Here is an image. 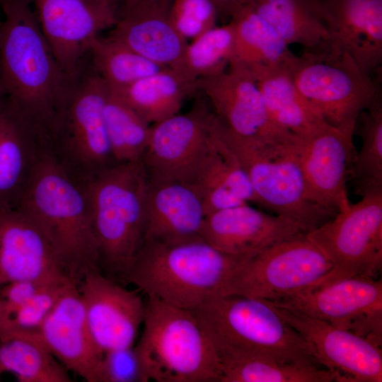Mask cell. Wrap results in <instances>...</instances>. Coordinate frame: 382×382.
I'll list each match as a JSON object with an SVG mask.
<instances>
[{
  "instance_id": "cell-3",
  "label": "cell",
  "mask_w": 382,
  "mask_h": 382,
  "mask_svg": "<svg viewBox=\"0 0 382 382\" xmlns=\"http://www.w3.org/2000/svg\"><path fill=\"white\" fill-rule=\"evenodd\" d=\"M81 183L98 245L100 271L126 286L144 242L148 182L141 162L115 163Z\"/></svg>"
},
{
  "instance_id": "cell-1",
  "label": "cell",
  "mask_w": 382,
  "mask_h": 382,
  "mask_svg": "<svg viewBox=\"0 0 382 382\" xmlns=\"http://www.w3.org/2000/svg\"><path fill=\"white\" fill-rule=\"evenodd\" d=\"M0 103L50 141L74 78L58 64L30 0H2Z\"/></svg>"
},
{
  "instance_id": "cell-37",
  "label": "cell",
  "mask_w": 382,
  "mask_h": 382,
  "mask_svg": "<svg viewBox=\"0 0 382 382\" xmlns=\"http://www.w3.org/2000/svg\"><path fill=\"white\" fill-rule=\"evenodd\" d=\"M168 20L185 40H194L216 26L217 10L211 0H170Z\"/></svg>"
},
{
  "instance_id": "cell-5",
  "label": "cell",
  "mask_w": 382,
  "mask_h": 382,
  "mask_svg": "<svg viewBox=\"0 0 382 382\" xmlns=\"http://www.w3.org/2000/svg\"><path fill=\"white\" fill-rule=\"evenodd\" d=\"M242 259L216 249L201 237L176 243L144 241L127 284L146 297L192 311L220 295Z\"/></svg>"
},
{
  "instance_id": "cell-4",
  "label": "cell",
  "mask_w": 382,
  "mask_h": 382,
  "mask_svg": "<svg viewBox=\"0 0 382 382\" xmlns=\"http://www.w3.org/2000/svg\"><path fill=\"white\" fill-rule=\"evenodd\" d=\"M190 311L217 359L249 356L324 367L300 334L265 300L216 295Z\"/></svg>"
},
{
  "instance_id": "cell-7",
  "label": "cell",
  "mask_w": 382,
  "mask_h": 382,
  "mask_svg": "<svg viewBox=\"0 0 382 382\" xmlns=\"http://www.w3.org/2000/svg\"><path fill=\"white\" fill-rule=\"evenodd\" d=\"M215 127L244 169L259 206L293 221L306 233L335 214L311 199L298 159L295 136L265 144L233 135L216 117Z\"/></svg>"
},
{
  "instance_id": "cell-29",
  "label": "cell",
  "mask_w": 382,
  "mask_h": 382,
  "mask_svg": "<svg viewBox=\"0 0 382 382\" xmlns=\"http://www.w3.org/2000/svg\"><path fill=\"white\" fill-rule=\"evenodd\" d=\"M21 382H71L69 371L48 349L38 330L4 328L0 333V375Z\"/></svg>"
},
{
  "instance_id": "cell-30",
  "label": "cell",
  "mask_w": 382,
  "mask_h": 382,
  "mask_svg": "<svg viewBox=\"0 0 382 382\" xmlns=\"http://www.w3.org/2000/svg\"><path fill=\"white\" fill-rule=\"evenodd\" d=\"M230 21L234 30L231 63L248 67L289 66L295 58L284 40L247 4L233 11Z\"/></svg>"
},
{
  "instance_id": "cell-40",
  "label": "cell",
  "mask_w": 382,
  "mask_h": 382,
  "mask_svg": "<svg viewBox=\"0 0 382 382\" xmlns=\"http://www.w3.org/2000/svg\"><path fill=\"white\" fill-rule=\"evenodd\" d=\"M47 286L50 285H42L31 280H19L0 286L4 308H13L22 305Z\"/></svg>"
},
{
  "instance_id": "cell-23",
  "label": "cell",
  "mask_w": 382,
  "mask_h": 382,
  "mask_svg": "<svg viewBox=\"0 0 382 382\" xmlns=\"http://www.w3.org/2000/svg\"><path fill=\"white\" fill-rule=\"evenodd\" d=\"M170 0L119 8L109 36L149 60L175 70L188 44L170 24Z\"/></svg>"
},
{
  "instance_id": "cell-32",
  "label": "cell",
  "mask_w": 382,
  "mask_h": 382,
  "mask_svg": "<svg viewBox=\"0 0 382 382\" xmlns=\"http://www.w3.org/2000/svg\"><path fill=\"white\" fill-rule=\"evenodd\" d=\"M219 382H342L325 368L249 356H221Z\"/></svg>"
},
{
  "instance_id": "cell-43",
  "label": "cell",
  "mask_w": 382,
  "mask_h": 382,
  "mask_svg": "<svg viewBox=\"0 0 382 382\" xmlns=\"http://www.w3.org/2000/svg\"><path fill=\"white\" fill-rule=\"evenodd\" d=\"M4 319V303L0 292V333L3 329Z\"/></svg>"
},
{
  "instance_id": "cell-27",
  "label": "cell",
  "mask_w": 382,
  "mask_h": 382,
  "mask_svg": "<svg viewBox=\"0 0 382 382\" xmlns=\"http://www.w3.org/2000/svg\"><path fill=\"white\" fill-rule=\"evenodd\" d=\"M288 66L255 65L249 69L274 124L294 136L306 137L328 123L299 93Z\"/></svg>"
},
{
  "instance_id": "cell-45",
  "label": "cell",
  "mask_w": 382,
  "mask_h": 382,
  "mask_svg": "<svg viewBox=\"0 0 382 382\" xmlns=\"http://www.w3.org/2000/svg\"><path fill=\"white\" fill-rule=\"evenodd\" d=\"M2 0H0V2Z\"/></svg>"
},
{
  "instance_id": "cell-18",
  "label": "cell",
  "mask_w": 382,
  "mask_h": 382,
  "mask_svg": "<svg viewBox=\"0 0 382 382\" xmlns=\"http://www.w3.org/2000/svg\"><path fill=\"white\" fill-rule=\"evenodd\" d=\"M274 306L303 338L318 361L342 382L382 381L380 346L325 321Z\"/></svg>"
},
{
  "instance_id": "cell-38",
  "label": "cell",
  "mask_w": 382,
  "mask_h": 382,
  "mask_svg": "<svg viewBox=\"0 0 382 382\" xmlns=\"http://www.w3.org/2000/svg\"><path fill=\"white\" fill-rule=\"evenodd\" d=\"M73 284H75L42 287L22 305L13 308H4L3 329L38 330L64 290Z\"/></svg>"
},
{
  "instance_id": "cell-42",
  "label": "cell",
  "mask_w": 382,
  "mask_h": 382,
  "mask_svg": "<svg viewBox=\"0 0 382 382\" xmlns=\"http://www.w3.org/2000/svg\"><path fill=\"white\" fill-rule=\"evenodd\" d=\"M163 0H117L119 8L129 6L140 4L157 2Z\"/></svg>"
},
{
  "instance_id": "cell-8",
  "label": "cell",
  "mask_w": 382,
  "mask_h": 382,
  "mask_svg": "<svg viewBox=\"0 0 382 382\" xmlns=\"http://www.w3.org/2000/svg\"><path fill=\"white\" fill-rule=\"evenodd\" d=\"M296 88L329 125L356 127L362 111L381 100V81L341 50L303 51L288 66Z\"/></svg>"
},
{
  "instance_id": "cell-24",
  "label": "cell",
  "mask_w": 382,
  "mask_h": 382,
  "mask_svg": "<svg viewBox=\"0 0 382 382\" xmlns=\"http://www.w3.org/2000/svg\"><path fill=\"white\" fill-rule=\"evenodd\" d=\"M205 216L202 199L192 184L148 183L144 241L176 243L199 238Z\"/></svg>"
},
{
  "instance_id": "cell-34",
  "label": "cell",
  "mask_w": 382,
  "mask_h": 382,
  "mask_svg": "<svg viewBox=\"0 0 382 382\" xmlns=\"http://www.w3.org/2000/svg\"><path fill=\"white\" fill-rule=\"evenodd\" d=\"M233 46L234 30L229 21L188 43L175 71L195 86L197 80L219 74L228 68L233 58Z\"/></svg>"
},
{
  "instance_id": "cell-33",
  "label": "cell",
  "mask_w": 382,
  "mask_h": 382,
  "mask_svg": "<svg viewBox=\"0 0 382 382\" xmlns=\"http://www.w3.org/2000/svg\"><path fill=\"white\" fill-rule=\"evenodd\" d=\"M88 56L93 69L113 93L166 69L110 36L96 39Z\"/></svg>"
},
{
  "instance_id": "cell-19",
  "label": "cell",
  "mask_w": 382,
  "mask_h": 382,
  "mask_svg": "<svg viewBox=\"0 0 382 382\" xmlns=\"http://www.w3.org/2000/svg\"><path fill=\"white\" fill-rule=\"evenodd\" d=\"M31 280L42 285L75 284L39 228L18 209L0 210V286Z\"/></svg>"
},
{
  "instance_id": "cell-16",
  "label": "cell",
  "mask_w": 382,
  "mask_h": 382,
  "mask_svg": "<svg viewBox=\"0 0 382 382\" xmlns=\"http://www.w3.org/2000/svg\"><path fill=\"white\" fill-rule=\"evenodd\" d=\"M80 293L91 335L103 353L134 346L145 313L139 290H129L99 270L84 274Z\"/></svg>"
},
{
  "instance_id": "cell-31",
  "label": "cell",
  "mask_w": 382,
  "mask_h": 382,
  "mask_svg": "<svg viewBox=\"0 0 382 382\" xmlns=\"http://www.w3.org/2000/svg\"><path fill=\"white\" fill-rule=\"evenodd\" d=\"M195 86L173 69L166 68L113 93L148 124L177 113Z\"/></svg>"
},
{
  "instance_id": "cell-15",
  "label": "cell",
  "mask_w": 382,
  "mask_h": 382,
  "mask_svg": "<svg viewBox=\"0 0 382 382\" xmlns=\"http://www.w3.org/2000/svg\"><path fill=\"white\" fill-rule=\"evenodd\" d=\"M195 88L207 99L223 127L237 137L271 144L292 136L274 124L250 69L245 65L231 63L224 71L197 80Z\"/></svg>"
},
{
  "instance_id": "cell-11",
  "label": "cell",
  "mask_w": 382,
  "mask_h": 382,
  "mask_svg": "<svg viewBox=\"0 0 382 382\" xmlns=\"http://www.w3.org/2000/svg\"><path fill=\"white\" fill-rule=\"evenodd\" d=\"M306 236L332 264L322 283L353 276L375 279L382 267V192L362 196Z\"/></svg>"
},
{
  "instance_id": "cell-12",
  "label": "cell",
  "mask_w": 382,
  "mask_h": 382,
  "mask_svg": "<svg viewBox=\"0 0 382 382\" xmlns=\"http://www.w3.org/2000/svg\"><path fill=\"white\" fill-rule=\"evenodd\" d=\"M268 302L325 321L381 346V279L362 276L340 278L320 284L294 296Z\"/></svg>"
},
{
  "instance_id": "cell-44",
  "label": "cell",
  "mask_w": 382,
  "mask_h": 382,
  "mask_svg": "<svg viewBox=\"0 0 382 382\" xmlns=\"http://www.w3.org/2000/svg\"><path fill=\"white\" fill-rule=\"evenodd\" d=\"M0 36H1V28H0Z\"/></svg>"
},
{
  "instance_id": "cell-17",
  "label": "cell",
  "mask_w": 382,
  "mask_h": 382,
  "mask_svg": "<svg viewBox=\"0 0 382 382\" xmlns=\"http://www.w3.org/2000/svg\"><path fill=\"white\" fill-rule=\"evenodd\" d=\"M355 127L326 124L311 134L296 137L299 165L311 199L334 214L349 207L347 192L353 161Z\"/></svg>"
},
{
  "instance_id": "cell-41",
  "label": "cell",
  "mask_w": 382,
  "mask_h": 382,
  "mask_svg": "<svg viewBox=\"0 0 382 382\" xmlns=\"http://www.w3.org/2000/svg\"><path fill=\"white\" fill-rule=\"evenodd\" d=\"M214 4L219 18H230L233 11L245 0H211Z\"/></svg>"
},
{
  "instance_id": "cell-2",
  "label": "cell",
  "mask_w": 382,
  "mask_h": 382,
  "mask_svg": "<svg viewBox=\"0 0 382 382\" xmlns=\"http://www.w3.org/2000/svg\"><path fill=\"white\" fill-rule=\"evenodd\" d=\"M42 233L78 284L99 270L91 212L83 184L42 144L17 209Z\"/></svg>"
},
{
  "instance_id": "cell-13",
  "label": "cell",
  "mask_w": 382,
  "mask_h": 382,
  "mask_svg": "<svg viewBox=\"0 0 382 382\" xmlns=\"http://www.w3.org/2000/svg\"><path fill=\"white\" fill-rule=\"evenodd\" d=\"M214 113L197 98L185 114L177 113L151 126L141 160L147 182H195L206 152Z\"/></svg>"
},
{
  "instance_id": "cell-14",
  "label": "cell",
  "mask_w": 382,
  "mask_h": 382,
  "mask_svg": "<svg viewBox=\"0 0 382 382\" xmlns=\"http://www.w3.org/2000/svg\"><path fill=\"white\" fill-rule=\"evenodd\" d=\"M41 31L58 64L74 78L99 33L118 18L117 0H30Z\"/></svg>"
},
{
  "instance_id": "cell-35",
  "label": "cell",
  "mask_w": 382,
  "mask_h": 382,
  "mask_svg": "<svg viewBox=\"0 0 382 382\" xmlns=\"http://www.w3.org/2000/svg\"><path fill=\"white\" fill-rule=\"evenodd\" d=\"M104 118L115 161H141L149 142L150 125L109 90L104 105Z\"/></svg>"
},
{
  "instance_id": "cell-28",
  "label": "cell",
  "mask_w": 382,
  "mask_h": 382,
  "mask_svg": "<svg viewBox=\"0 0 382 382\" xmlns=\"http://www.w3.org/2000/svg\"><path fill=\"white\" fill-rule=\"evenodd\" d=\"M289 46L303 51H321L330 47V30L319 0H245Z\"/></svg>"
},
{
  "instance_id": "cell-21",
  "label": "cell",
  "mask_w": 382,
  "mask_h": 382,
  "mask_svg": "<svg viewBox=\"0 0 382 382\" xmlns=\"http://www.w3.org/2000/svg\"><path fill=\"white\" fill-rule=\"evenodd\" d=\"M55 358L88 382H103L104 354L89 332L77 285L68 286L38 330Z\"/></svg>"
},
{
  "instance_id": "cell-36",
  "label": "cell",
  "mask_w": 382,
  "mask_h": 382,
  "mask_svg": "<svg viewBox=\"0 0 382 382\" xmlns=\"http://www.w3.org/2000/svg\"><path fill=\"white\" fill-rule=\"evenodd\" d=\"M361 145L350 169L356 194L361 197L382 192V103L378 100L362 111Z\"/></svg>"
},
{
  "instance_id": "cell-39",
  "label": "cell",
  "mask_w": 382,
  "mask_h": 382,
  "mask_svg": "<svg viewBox=\"0 0 382 382\" xmlns=\"http://www.w3.org/2000/svg\"><path fill=\"white\" fill-rule=\"evenodd\" d=\"M103 371V382H144L134 346L105 353Z\"/></svg>"
},
{
  "instance_id": "cell-25",
  "label": "cell",
  "mask_w": 382,
  "mask_h": 382,
  "mask_svg": "<svg viewBox=\"0 0 382 382\" xmlns=\"http://www.w3.org/2000/svg\"><path fill=\"white\" fill-rule=\"evenodd\" d=\"M193 185L200 194L206 215L249 202L258 204L244 169L216 130L214 115Z\"/></svg>"
},
{
  "instance_id": "cell-20",
  "label": "cell",
  "mask_w": 382,
  "mask_h": 382,
  "mask_svg": "<svg viewBox=\"0 0 382 382\" xmlns=\"http://www.w3.org/2000/svg\"><path fill=\"white\" fill-rule=\"evenodd\" d=\"M303 234L293 221L265 213L249 203L206 215L200 231V236L212 246L241 258Z\"/></svg>"
},
{
  "instance_id": "cell-22",
  "label": "cell",
  "mask_w": 382,
  "mask_h": 382,
  "mask_svg": "<svg viewBox=\"0 0 382 382\" xmlns=\"http://www.w3.org/2000/svg\"><path fill=\"white\" fill-rule=\"evenodd\" d=\"M330 47L348 53L366 73L381 72L382 0H319Z\"/></svg>"
},
{
  "instance_id": "cell-9",
  "label": "cell",
  "mask_w": 382,
  "mask_h": 382,
  "mask_svg": "<svg viewBox=\"0 0 382 382\" xmlns=\"http://www.w3.org/2000/svg\"><path fill=\"white\" fill-rule=\"evenodd\" d=\"M332 270V264L303 234L241 260L220 295L278 301L320 284Z\"/></svg>"
},
{
  "instance_id": "cell-10",
  "label": "cell",
  "mask_w": 382,
  "mask_h": 382,
  "mask_svg": "<svg viewBox=\"0 0 382 382\" xmlns=\"http://www.w3.org/2000/svg\"><path fill=\"white\" fill-rule=\"evenodd\" d=\"M108 88L91 66L74 78L50 147L80 182L115 164L104 118Z\"/></svg>"
},
{
  "instance_id": "cell-26",
  "label": "cell",
  "mask_w": 382,
  "mask_h": 382,
  "mask_svg": "<svg viewBox=\"0 0 382 382\" xmlns=\"http://www.w3.org/2000/svg\"><path fill=\"white\" fill-rule=\"evenodd\" d=\"M42 144L20 117L0 103V210L17 209Z\"/></svg>"
},
{
  "instance_id": "cell-6",
  "label": "cell",
  "mask_w": 382,
  "mask_h": 382,
  "mask_svg": "<svg viewBox=\"0 0 382 382\" xmlns=\"http://www.w3.org/2000/svg\"><path fill=\"white\" fill-rule=\"evenodd\" d=\"M134 349L144 382H219L214 347L194 314L152 297Z\"/></svg>"
}]
</instances>
